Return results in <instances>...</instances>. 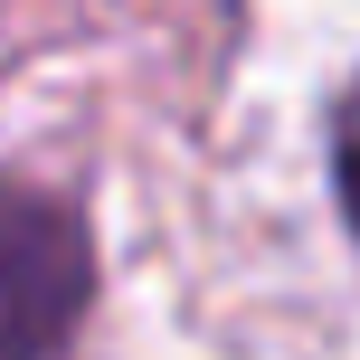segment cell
<instances>
[{"label": "cell", "instance_id": "6da1fadb", "mask_svg": "<svg viewBox=\"0 0 360 360\" xmlns=\"http://www.w3.org/2000/svg\"><path fill=\"white\" fill-rule=\"evenodd\" d=\"M86 304V228L57 199L0 190V360H48Z\"/></svg>", "mask_w": 360, "mask_h": 360}, {"label": "cell", "instance_id": "7a4b0ae2", "mask_svg": "<svg viewBox=\"0 0 360 360\" xmlns=\"http://www.w3.org/2000/svg\"><path fill=\"white\" fill-rule=\"evenodd\" d=\"M332 171H342V209H351V228H360V95H351V114H342V152H332Z\"/></svg>", "mask_w": 360, "mask_h": 360}]
</instances>
